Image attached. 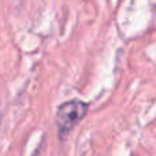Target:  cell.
I'll return each mask as SVG.
<instances>
[{
  "label": "cell",
  "mask_w": 156,
  "mask_h": 156,
  "mask_svg": "<svg viewBox=\"0 0 156 156\" xmlns=\"http://www.w3.org/2000/svg\"><path fill=\"white\" fill-rule=\"evenodd\" d=\"M88 103L81 100H70L59 105L56 111V126L59 137L63 138L82 121L88 112Z\"/></svg>",
  "instance_id": "6da1fadb"
}]
</instances>
